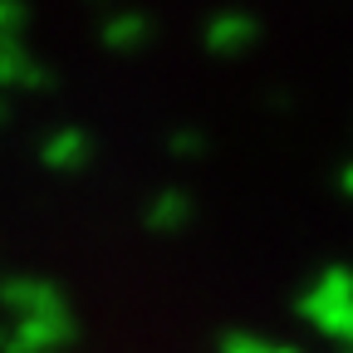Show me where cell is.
<instances>
[{
	"label": "cell",
	"mask_w": 353,
	"mask_h": 353,
	"mask_svg": "<svg viewBox=\"0 0 353 353\" xmlns=\"http://www.w3.org/2000/svg\"><path fill=\"white\" fill-rule=\"evenodd\" d=\"M148 34H152L148 20L132 15V10H123V15H113V20L103 25V44H108V50H143Z\"/></svg>",
	"instance_id": "obj_7"
},
{
	"label": "cell",
	"mask_w": 353,
	"mask_h": 353,
	"mask_svg": "<svg viewBox=\"0 0 353 353\" xmlns=\"http://www.w3.org/2000/svg\"><path fill=\"white\" fill-rule=\"evenodd\" d=\"M255 39V20L250 15H216L211 25H206V44L216 54H236V50H245V44Z\"/></svg>",
	"instance_id": "obj_5"
},
{
	"label": "cell",
	"mask_w": 353,
	"mask_h": 353,
	"mask_svg": "<svg viewBox=\"0 0 353 353\" xmlns=\"http://www.w3.org/2000/svg\"><path fill=\"white\" fill-rule=\"evenodd\" d=\"M6 348H10V334H6V329H0V353H6Z\"/></svg>",
	"instance_id": "obj_13"
},
{
	"label": "cell",
	"mask_w": 353,
	"mask_h": 353,
	"mask_svg": "<svg viewBox=\"0 0 353 353\" xmlns=\"http://www.w3.org/2000/svg\"><path fill=\"white\" fill-rule=\"evenodd\" d=\"M0 304L10 309V314L20 319H44V314H64V294L50 285V280H39V275H15L0 285Z\"/></svg>",
	"instance_id": "obj_2"
},
{
	"label": "cell",
	"mask_w": 353,
	"mask_h": 353,
	"mask_svg": "<svg viewBox=\"0 0 353 353\" xmlns=\"http://www.w3.org/2000/svg\"><path fill=\"white\" fill-rule=\"evenodd\" d=\"M25 34V6L20 0H0V44H15Z\"/></svg>",
	"instance_id": "obj_10"
},
{
	"label": "cell",
	"mask_w": 353,
	"mask_h": 353,
	"mask_svg": "<svg viewBox=\"0 0 353 353\" xmlns=\"http://www.w3.org/2000/svg\"><path fill=\"white\" fill-rule=\"evenodd\" d=\"M0 83H25V88H44L50 83V74H44L30 54H25V44H0Z\"/></svg>",
	"instance_id": "obj_6"
},
{
	"label": "cell",
	"mask_w": 353,
	"mask_h": 353,
	"mask_svg": "<svg viewBox=\"0 0 353 353\" xmlns=\"http://www.w3.org/2000/svg\"><path fill=\"white\" fill-rule=\"evenodd\" d=\"M343 192H353V167H343Z\"/></svg>",
	"instance_id": "obj_12"
},
{
	"label": "cell",
	"mask_w": 353,
	"mask_h": 353,
	"mask_svg": "<svg viewBox=\"0 0 353 353\" xmlns=\"http://www.w3.org/2000/svg\"><path fill=\"white\" fill-rule=\"evenodd\" d=\"M187 216H192L187 192H162V196L148 206V226H152V231H176V226H187Z\"/></svg>",
	"instance_id": "obj_8"
},
{
	"label": "cell",
	"mask_w": 353,
	"mask_h": 353,
	"mask_svg": "<svg viewBox=\"0 0 353 353\" xmlns=\"http://www.w3.org/2000/svg\"><path fill=\"white\" fill-rule=\"evenodd\" d=\"M39 157H44V167H54V172H74V167L88 162V138L79 128H59L54 138L39 148Z\"/></svg>",
	"instance_id": "obj_4"
},
{
	"label": "cell",
	"mask_w": 353,
	"mask_h": 353,
	"mask_svg": "<svg viewBox=\"0 0 353 353\" xmlns=\"http://www.w3.org/2000/svg\"><path fill=\"white\" fill-rule=\"evenodd\" d=\"M69 339H74V319L64 309V314H44V319H20L10 329V348L6 353H54Z\"/></svg>",
	"instance_id": "obj_3"
},
{
	"label": "cell",
	"mask_w": 353,
	"mask_h": 353,
	"mask_svg": "<svg viewBox=\"0 0 353 353\" xmlns=\"http://www.w3.org/2000/svg\"><path fill=\"white\" fill-rule=\"evenodd\" d=\"M172 152H182V157L201 152V132H176V138H172Z\"/></svg>",
	"instance_id": "obj_11"
},
{
	"label": "cell",
	"mask_w": 353,
	"mask_h": 353,
	"mask_svg": "<svg viewBox=\"0 0 353 353\" xmlns=\"http://www.w3.org/2000/svg\"><path fill=\"white\" fill-rule=\"evenodd\" d=\"M221 353H299V348L270 343V339H255V334H226V339H221Z\"/></svg>",
	"instance_id": "obj_9"
},
{
	"label": "cell",
	"mask_w": 353,
	"mask_h": 353,
	"mask_svg": "<svg viewBox=\"0 0 353 353\" xmlns=\"http://www.w3.org/2000/svg\"><path fill=\"white\" fill-rule=\"evenodd\" d=\"M299 314L329 339L353 343V270H324L299 294Z\"/></svg>",
	"instance_id": "obj_1"
}]
</instances>
